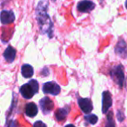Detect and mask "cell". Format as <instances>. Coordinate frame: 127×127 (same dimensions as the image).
Returning a JSON list of instances; mask_svg holds the SVG:
<instances>
[{
	"mask_svg": "<svg viewBox=\"0 0 127 127\" xmlns=\"http://www.w3.org/2000/svg\"><path fill=\"white\" fill-rule=\"evenodd\" d=\"M39 104H40L41 110H42L44 114H49L52 111L53 107H54L53 102L48 97H43L40 100V102H39Z\"/></svg>",
	"mask_w": 127,
	"mask_h": 127,
	"instance_id": "obj_5",
	"label": "cell"
},
{
	"mask_svg": "<svg viewBox=\"0 0 127 127\" xmlns=\"http://www.w3.org/2000/svg\"><path fill=\"white\" fill-rule=\"evenodd\" d=\"M95 8V4L89 0H84L78 4V10L80 12H90Z\"/></svg>",
	"mask_w": 127,
	"mask_h": 127,
	"instance_id": "obj_8",
	"label": "cell"
},
{
	"mask_svg": "<svg viewBox=\"0 0 127 127\" xmlns=\"http://www.w3.org/2000/svg\"><path fill=\"white\" fill-rule=\"evenodd\" d=\"M21 73L24 78H30L33 76V73H34L33 68H32V66L30 65V64H24V65L22 66Z\"/></svg>",
	"mask_w": 127,
	"mask_h": 127,
	"instance_id": "obj_13",
	"label": "cell"
},
{
	"mask_svg": "<svg viewBox=\"0 0 127 127\" xmlns=\"http://www.w3.org/2000/svg\"><path fill=\"white\" fill-rule=\"evenodd\" d=\"M78 104H79V107L81 108V110L83 111V112H85V114H88L93 109V106H92V101L89 98H78Z\"/></svg>",
	"mask_w": 127,
	"mask_h": 127,
	"instance_id": "obj_9",
	"label": "cell"
},
{
	"mask_svg": "<svg viewBox=\"0 0 127 127\" xmlns=\"http://www.w3.org/2000/svg\"><path fill=\"white\" fill-rule=\"evenodd\" d=\"M33 127H47L46 125L44 123H43L42 121H37L35 124H34Z\"/></svg>",
	"mask_w": 127,
	"mask_h": 127,
	"instance_id": "obj_16",
	"label": "cell"
},
{
	"mask_svg": "<svg viewBox=\"0 0 127 127\" xmlns=\"http://www.w3.org/2000/svg\"><path fill=\"white\" fill-rule=\"evenodd\" d=\"M64 127H75L73 125H67L66 126H64Z\"/></svg>",
	"mask_w": 127,
	"mask_h": 127,
	"instance_id": "obj_17",
	"label": "cell"
},
{
	"mask_svg": "<svg viewBox=\"0 0 127 127\" xmlns=\"http://www.w3.org/2000/svg\"><path fill=\"white\" fill-rule=\"evenodd\" d=\"M111 77L116 84H118L119 87H123L124 80H125V72H124V67L123 65L119 64V65L115 66L112 68L110 72Z\"/></svg>",
	"mask_w": 127,
	"mask_h": 127,
	"instance_id": "obj_3",
	"label": "cell"
},
{
	"mask_svg": "<svg viewBox=\"0 0 127 127\" xmlns=\"http://www.w3.org/2000/svg\"><path fill=\"white\" fill-rule=\"evenodd\" d=\"M38 92V83L37 80L32 79L28 84L20 87V93L25 98L30 99Z\"/></svg>",
	"mask_w": 127,
	"mask_h": 127,
	"instance_id": "obj_2",
	"label": "cell"
},
{
	"mask_svg": "<svg viewBox=\"0 0 127 127\" xmlns=\"http://www.w3.org/2000/svg\"><path fill=\"white\" fill-rule=\"evenodd\" d=\"M125 7H126V9H127V0H126V2H125Z\"/></svg>",
	"mask_w": 127,
	"mask_h": 127,
	"instance_id": "obj_18",
	"label": "cell"
},
{
	"mask_svg": "<svg viewBox=\"0 0 127 127\" xmlns=\"http://www.w3.org/2000/svg\"><path fill=\"white\" fill-rule=\"evenodd\" d=\"M85 120H86L88 123L92 124V125H95L97 122V117L94 114L86 115V116H85Z\"/></svg>",
	"mask_w": 127,
	"mask_h": 127,
	"instance_id": "obj_14",
	"label": "cell"
},
{
	"mask_svg": "<svg viewBox=\"0 0 127 127\" xmlns=\"http://www.w3.org/2000/svg\"><path fill=\"white\" fill-rule=\"evenodd\" d=\"M16 53L17 51L14 48L11 47V46H8L4 52V57L6 61L9 62V63H11V62L14 61L15 58H16Z\"/></svg>",
	"mask_w": 127,
	"mask_h": 127,
	"instance_id": "obj_10",
	"label": "cell"
},
{
	"mask_svg": "<svg viewBox=\"0 0 127 127\" xmlns=\"http://www.w3.org/2000/svg\"><path fill=\"white\" fill-rule=\"evenodd\" d=\"M60 86L55 82H47L43 85V92L45 94H51L53 96L58 95L60 92Z\"/></svg>",
	"mask_w": 127,
	"mask_h": 127,
	"instance_id": "obj_4",
	"label": "cell"
},
{
	"mask_svg": "<svg viewBox=\"0 0 127 127\" xmlns=\"http://www.w3.org/2000/svg\"><path fill=\"white\" fill-rule=\"evenodd\" d=\"M47 4L45 6H42V3H39L37 8V19L38 22L39 27L42 32L47 33L49 37H52V23L47 14Z\"/></svg>",
	"mask_w": 127,
	"mask_h": 127,
	"instance_id": "obj_1",
	"label": "cell"
},
{
	"mask_svg": "<svg viewBox=\"0 0 127 127\" xmlns=\"http://www.w3.org/2000/svg\"><path fill=\"white\" fill-rule=\"evenodd\" d=\"M112 104V98L111 95L109 92H103V104H102V111L103 113H107L110 107Z\"/></svg>",
	"mask_w": 127,
	"mask_h": 127,
	"instance_id": "obj_6",
	"label": "cell"
},
{
	"mask_svg": "<svg viewBox=\"0 0 127 127\" xmlns=\"http://www.w3.org/2000/svg\"><path fill=\"white\" fill-rule=\"evenodd\" d=\"M105 127H115V124L111 118V113H109V115H108V121Z\"/></svg>",
	"mask_w": 127,
	"mask_h": 127,
	"instance_id": "obj_15",
	"label": "cell"
},
{
	"mask_svg": "<svg viewBox=\"0 0 127 127\" xmlns=\"http://www.w3.org/2000/svg\"><path fill=\"white\" fill-rule=\"evenodd\" d=\"M25 114L28 117L33 118L37 114V106L34 103H29L25 106Z\"/></svg>",
	"mask_w": 127,
	"mask_h": 127,
	"instance_id": "obj_11",
	"label": "cell"
},
{
	"mask_svg": "<svg viewBox=\"0 0 127 127\" xmlns=\"http://www.w3.org/2000/svg\"><path fill=\"white\" fill-rule=\"evenodd\" d=\"M69 111H70L69 107H64V108H61V109H58L56 111V113H55L56 119L58 121H62V120L65 119L68 113H69Z\"/></svg>",
	"mask_w": 127,
	"mask_h": 127,
	"instance_id": "obj_12",
	"label": "cell"
},
{
	"mask_svg": "<svg viewBox=\"0 0 127 127\" xmlns=\"http://www.w3.org/2000/svg\"><path fill=\"white\" fill-rule=\"evenodd\" d=\"M0 19L3 25H9L14 22L15 15L11 11H3L0 14Z\"/></svg>",
	"mask_w": 127,
	"mask_h": 127,
	"instance_id": "obj_7",
	"label": "cell"
}]
</instances>
